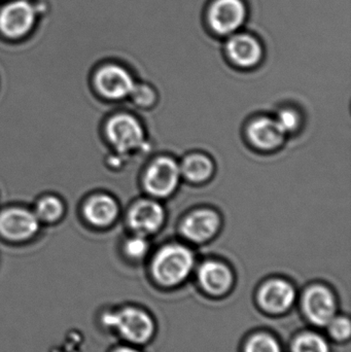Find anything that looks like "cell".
Instances as JSON below:
<instances>
[{"instance_id":"obj_1","label":"cell","mask_w":351,"mask_h":352,"mask_svg":"<svg viewBox=\"0 0 351 352\" xmlns=\"http://www.w3.org/2000/svg\"><path fill=\"white\" fill-rule=\"evenodd\" d=\"M249 19L247 0H210L204 12L206 28L220 39L242 30Z\"/></svg>"},{"instance_id":"obj_2","label":"cell","mask_w":351,"mask_h":352,"mask_svg":"<svg viewBox=\"0 0 351 352\" xmlns=\"http://www.w3.org/2000/svg\"><path fill=\"white\" fill-rule=\"evenodd\" d=\"M194 267L191 250L179 244L165 246L152 261V274L167 287L179 285L189 276Z\"/></svg>"},{"instance_id":"obj_3","label":"cell","mask_w":351,"mask_h":352,"mask_svg":"<svg viewBox=\"0 0 351 352\" xmlns=\"http://www.w3.org/2000/svg\"><path fill=\"white\" fill-rule=\"evenodd\" d=\"M223 52L235 67L251 69L263 61L265 45L255 33L240 30L223 39Z\"/></svg>"},{"instance_id":"obj_4","label":"cell","mask_w":351,"mask_h":352,"mask_svg":"<svg viewBox=\"0 0 351 352\" xmlns=\"http://www.w3.org/2000/svg\"><path fill=\"white\" fill-rule=\"evenodd\" d=\"M103 322L105 326L117 330L126 340L137 344L146 343L154 334V322L150 316L133 307L105 314Z\"/></svg>"},{"instance_id":"obj_5","label":"cell","mask_w":351,"mask_h":352,"mask_svg":"<svg viewBox=\"0 0 351 352\" xmlns=\"http://www.w3.org/2000/svg\"><path fill=\"white\" fill-rule=\"evenodd\" d=\"M106 134L113 148L121 154L137 150L144 142V128L139 122L125 113L115 116L109 120Z\"/></svg>"},{"instance_id":"obj_6","label":"cell","mask_w":351,"mask_h":352,"mask_svg":"<svg viewBox=\"0 0 351 352\" xmlns=\"http://www.w3.org/2000/svg\"><path fill=\"white\" fill-rule=\"evenodd\" d=\"M181 168L173 159L161 157L155 160L144 175V188L152 196L165 198L179 186Z\"/></svg>"},{"instance_id":"obj_7","label":"cell","mask_w":351,"mask_h":352,"mask_svg":"<svg viewBox=\"0 0 351 352\" xmlns=\"http://www.w3.org/2000/svg\"><path fill=\"white\" fill-rule=\"evenodd\" d=\"M41 221L33 211L10 207L0 212V234L12 241L30 239L38 232Z\"/></svg>"},{"instance_id":"obj_8","label":"cell","mask_w":351,"mask_h":352,"mask_svg":"<svg viewBox=\"0 0 351 352\" xmlns=\"http://www.w3.org/2000/svg\"><path fill=\"white\" fill-rule=\"evenodd\" d=\"M36 10L26 0L10 2L0 10V31L10 38L24 36L34 26Z\"/></svg>"},{"instance_id":"obj_9","label":"cell","mask_w":351,"mask_h":352,"mask_svg":"<svg viewBox=\"0 0 351 352\" xmlns=\"http://www.w3.org/2000/svg\"><path fill=\"white\" fill-rule=\"evenodd\" d=\"M95 86L105 98L120 100L130 96L135 82L126 68L117 64H109L97 72Z\"/></svg>"},{"instance_id":"obj_10","label":"cell","mask_w":351,"mask_h":352,"mask_svg":"<svg viewBox=\"0 0 351 352\" xmlns=\"http://www.w3.org/2000/svg\"><path fill=\"white\" fill-rule=\"evenodd\" d=\"M303 308L313 324L319 327L328 326L335 318V298L329 289L315 285L305 293Z\"/></svg>"},{"instance_id":"obj_11","label":"cell","mask_w":351,"mask_h":352,"mask_svg":"<svg viewBox=\"0 0 351 352\" xmlns=\"http://www.w3.org/2000/svg\"><path fill=\"white\" fill-rule=\"evenodd\" d=\"M164 217V209L158 202L142 200L130 209L128 223L137 235H150L162 227Z\"/></svg>"},{"instance_id":"obj_12","label":"cell","mask_w":351,"mask_h":352,"mask_svg":"<svg viewBox=\"0 0 351 352\" xmlns=\"http://www.w3.org/2000/svg\"><path fill=\"white\" fill-rule=\"evenodd\" d=\"M220 219L214 211L200 209L191 213L181 225V232L187 239L204 242L216 235L220 229Z\"/></svg>"},{"instance_id":"obj_13","label":"cell","mask_w":351,"mask_h":352,"mask_svg":"<svg viewBox=\"0 0 351 352\" xmlns=\"http://www.w3.org/2000/svg\"><path fill=\"white\" fill-rule=\"evenodd\" d=\"M294 287L284 280H271L265 283L260 292L262 307L271 314H282L288 310L295 301Z\"/></svg>"},{"instance_id":"obj_14","label":"cell","mask_w":351,"mask_h":352,"mask_svg":"<svg viewBox=\"0 0 351 352\" xmlns=\"http://www.w3.org/2000/svg\"><path fill=\"white\" fill-rule=\"evenodd\" d=\"M247 135L256 148L263 151H272L278 148L284 142L286 134L280 129L275 120L260 118L249 125Z\"/></svg>"},{"instance_id":"obj_15","label":"cell","mask_w":351,"mask_h":352,"mask_svg":"<svg viewBox=\"0 0 351 352\" xmlns=\"http://www.w3.org/2000/svg\"><path fill=\"white\" fill-rule=\"evenodd\" d=\"M202 287L212 295H222L230 289L233 275L226 265L218 262H206L198 273Z\"/></svg>"},{"instance_id":"obj_16","label":"cell","mask_w":351,"mask_h":352,"mask_svg":"<svg viewBox=\"0 0 351 352\" xmlns=\"http://www.w3.org/2000/svg\"><path fill=\"white\" fill-rule=\"evenodd\" d=\"M84 213L89 223L97 227H106L117 219L119 206L115 199L109 195H96L89 199L84 205Z\"/></svg>"},{"instance_id":"obj_17","label":"cell","mask_w":351,"mask_h":352,"mask_svg":"<svg viewBox=\"0 0 351 352\" xmlns=\"http://www.w3.org/2000/svg\"><path fill=\"white\" fill-rule=\"evenodd\" d=\"M181 175L192 182H203L210 179L214 173V164L208 157L192 155L183 160L179 167Z\"/></svg>"},{"instance_id":"obj_18","label":"cell","mask_w":351,"mask_h":352,"mask_svg":"<svg viewBox=\"0 0 351 352\" xmlns=\"http://www.w3.org/2000/svg\"><path fill=\"white\" fill-rule=\"evenodd\" d=\"M34 212L39 221L55 223L63 215L64 204L58 197L45 196L37 202Z\"/></svg>"},{"instance_id":"obj_19","label":"cell","mask_w":351,"mask_h":352,"mask_svg":"<svg viewBox=\"0 0 351 352\" xmlns=\"http://www.w3.org/2000/svg\"><path fill=\"white\" fill-rule=\"evenodd\" d=\"M293 352H329L327 341L315 333H303L295 339Z\"/></svg>"},{"instance_id":"obj_20","label":"cell","mask_w":351,"mask_h":352,"mask_svg":"<svg viewBox=\"0 0 351 352\" xmlns=\"http://www.w3.org/2000/svg\"><path fill=\"white\" fill-rule=\"evenodd\" d=\"M245 352H282V349L273 337L258 334L247 341Z\"/></svg>"},{"instance_id":"obj_21","label":"cell","mask_w":351,"mask_h":352,"mask_svg":"<svg viewBox=\"0 0 351 352\" xmlns=\"http://www.w3.org/2000/svg\"><path fill=\"white\" fill-rule=\"evenodd\" d=\"M132 100L138 107H150L156 101V93L148 85H136L130 94Z\"/></svg>"},{"instance_id":"obj_22","label":"cell","mask_w":351,"mask_h":352,"mask_svg":"<svg viewBox=\"0 0 351 352\" xmlns=\"http://www.w3.org/2000/svg\"><path fill=\"white\" fill-rule=\"evenodd\" d=\"M124 250L129 258L138 260L148 254V243L144 236L136 235L126 241Z\"/></svg>"},{"instance_id":"obj_23","label":"cell","mask_w":351,"mask_h":352,"mask_svg":"<svg viewBox=\"0 0 351 352\" xmlns=\"http://www.w3.org/2000/svg\"><path fill=\"white\" fill-rule=\"evenodd\" d=\"M328 326H329L330 334L336 340L344 341L350 338L351 324L348 318H334Z\"/></svg>"},{"instance_id":"obj_24","label":"cell","mask_w":351,"mask_h":352,"mask_svg":"<svg viewBox=\"0 0 351 352\" xmlns=\"http://www.w3.org/2000/svg\"><path fill=\"white\" fill-rule=\"evenodd\" d=\"M275 121L282 132L284 134H288L298 129L300 118L296 111H292V109H284V111H280Z\"/></svg>"},{"instance_id":"obj_25","label":"cell","mask_w":351,"mask_h":352,"mask_svg":"<svg viewBox=\"0 0 351 352\" xmlns=\"http://www.w3.org/2000/svg\"><path fill=\"white\" fill-rule=\"evenodd\" d=\"M113 352H139L136 349H131V347H121V349H117Z\"/></svg>"}]
</instances>
